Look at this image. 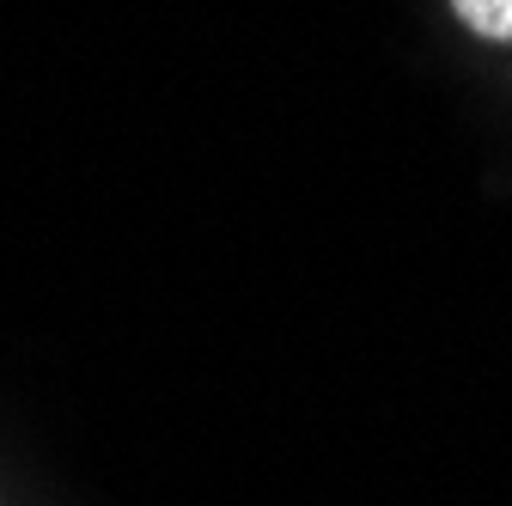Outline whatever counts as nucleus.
I'll return each mask as SVG.
<instances>
[{
	"mask_svg": "<svg viewBox=\"0 0 512 506\" xmlns=\"http://www.w3.org/2000/svg\"><path fill=\"white\" fill-rule=\"evenodd\" d=\"M458 19L476 31V37H500L512 43V0H452Z\"/></svg>",
	"mask_w": 512,
	"mask_h": 506,
	"instance_id": "1",
	"label": "nucleus"
}]
</instances>
